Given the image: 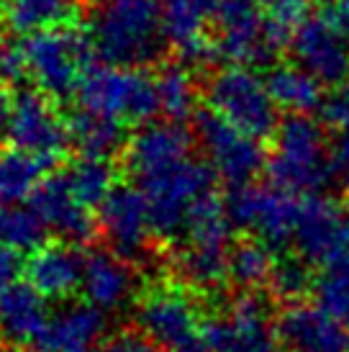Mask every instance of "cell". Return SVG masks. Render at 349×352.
<instances>
[{"label": "cell", "instance_id": "8d00e7d4", "mask_svg": "<svg viewBox=\"0 0 349 352\" xmlns=\"http://www.w3.org/2000/svg\"><path fill=\"white\" fill-rule=\"evenodd\" d=\"M100 352H162V347L142 329H121L108 337Z\"/></svg>", "mask_w": 349, "mask_h": 352}, {"label": "cell", "instance_id": "d4e9b609", "mask_svg": "<svg viewBox=\"0 0 349 352\" xmlns=\"http://www.w3.org/2000/svg\"><path fill=\"white\" fill-rule=\"evenodd\" d=\"M234 221L229 216V208L214 190L203 196L190 208L185 221V245L208 247V250H229Z\"/></svg>", "mask_w": 349, "mask_h": 352}, {"label": "cell", "instance_id": "3957f363", "mask_svg": "<svg viewBox=\"0 0 349 352\" xmlns=\"http://www.w3.org/2000/svg\"><path fill=\"white\" fill-rule=\"evenodd\" d=\"M29 78L54 100L78 96L82 80L93 69V39L75 26H57L26 39Z\"/></svg>", "mask_w": 349, "mask_h": 352}, {"label": "cell", "instance_id": "ac0fdd59", "mask_svg": "<svg viewBox=\"0 0 349 352\" xmlns=\"http://www.w3.org/2000/svg\"><path fill=\"white\" fill-rule=\"evenodd\" d=\"M188 157H193V134L174 121H152L139 129L126 144V167L136 180L180 165Z\"/></svg>", "mask_w": 349, "mask_h": 352}, {"label": "cell", "instance_id": "d6986e66", "mask_svg": "<svg viewBox=\"0 0 349 352\" xmlns=\"http://www.w3.org/2000/svg\"><path fill=\"white\" fill-rule=\"evenodd\" d=\"M29 206L41 216V221L49 229H54L62 239H67V245H87L95 239V219L90 216L87 206L72 196L65 175L44 177V183L29 198Z\"/></svg>", "mask_w": 349, "mask_h": 352}, {"label": "cell", "instance_id": "ee69618b", "mask_svg": "<svg viewBox=\"0 0 349 352\" xmlns=\"http://www.w3.org/2000/svg\"><path fill=\"white\" fill-rule=\"evenodd\" d=\"M67 352H95L93 347H75V350H67Z\"/></svg>", "mask_w": 349, "mask_h": 352}, {"label": "cell", "instance_id": "d590c367", "mask_svg": "<svg viewBox=\"0 0 349 352\" xmlns=\"http://www.w3.org/2000/svg\"><path fill=\"white\" fill-rule=\"evenodd\" d=\"M29 78V62L23 44L3 41L0 44V82H21Z\"/></svg>", "mask_w": 349, "mask_h": 352}, {"label": "cell", "instance_id": "ffe728a7", "mask_svg": "<svg viewBox=\"0 0 349 352\" xmlns=\"http://www.w3.org/2000/svg\"><path fill=\"white\" fill-rule=\"evenodd\" d=\"M85 257L72 245H44L26 263L29 285L47 301H65L82 288Z\"/></svg>", "mask_w": 349, "mask_h": 352}, {"label": "cell", "instance_id": "836d02e7", "mask_svg": "<svg viewBox=\"0 0 349 352\" xmlns=\"http://www.w3.org/2000/svg\"><path fill=\"white\" fill-rule=\"evenodd\" d=\"M313 294L324 311L349 327V275L324 273L313 285Z\"/></svg>", "mask_w": 349, "mask_h": 352}, {"label": "cell", "instance_id": "f1b7e54d", "mask_svg": "<svg viewBox=\"0 0 349 352\" xmlns=\"http://www.w3.org/2000/svg\"><path fill=\"white\" fill-rule=\"evenodd\" d=\"M229 254L232 250H208V247L183 245L174 257L177 273L193 288H218L229 280Z\"/></svg>", "mask_w": 349, "mask_h": 352}, {"label": "cell", "instance_id": "cb8c5ba5", "mask_svg": "<svg viewBox=\"0 0 349 352\" xmlns=\"http://www.w3.org/2000/svg\"><path fill=\"white\" fill-rule=\"evenodd\" d=\"M267 88L278 108L293 116H308L321 106V82L298 65H280L267 75Z\"/></svg>", "mask_w": 349, "mask_h": 352}, {"label": "cell", "instance_id": "7c38bea8", "mask_svg": "<svg viewBox=\"0 0 349 352\" xmlns=\"http://www.w3.org/2000/svg\"><path fill=\"white\" fill-rule=\"evenodd\" d=\"M201 332L216 352H282L278 334L267 324V309L254 294L239 296L232 311L203 322Z\"/></svg>", "mask_w": 349, "mask_h": 352}, {"label": "cell", "instance_id": "2e32d148", "mask_svg": "<svg viewBox=\"0 0 349 352\" xmlns=\"http://www.w3.org/2000/svg\"><path fill=\"white\" fill-rule=\"evenodd\" d=\"M100 229L116 254H121L124 260L139 257L144 252L149 236L155 234L144 193L139 188L118 186L100 206Z\"/></svg>", "mask_w": 349, "mask_h": 352}, {"label": "cell", "instance_id": "74e56055", "mask_svg": "<svg viewBox=\"0 0 349 352\" xmlns=\"http://www.w3.org/2000/svg\"><path fill=\"white\" fill-rule=\"evenodd\" d=\"M324 116L331 126L341 129V134H349V80L334 88L326 103H324Z\"/></svg>", "mask_w": 349, "mask_h": 352}, {"label": "cell", "instance_id": "484cf974", "mask_svg": "<svg viewBox=\"0 0 349 352\" xmlns=\"http://www.w3.org/2000/svg\"><path fill=\"white\" fill-rule=\"evenodd\" d=\"M49 162L23 149H3L0 152V206H13L31 198L34 190L44 183Z\"/></svg>", "mask_w": 349, "mask_h": 352}, {"label": "cell", "instance_id": "e575fe53", "mask_svg": "<svg viewBox=\"0 0 349 352\" xmlns=\"http://www.w3.org/2000/svg\"><path fill=\"white\" fill-rule=\"evenodd\" d=\"M270 288L282 301H295L311 288L308 263L303 260H278L272 270Z\"/></svg>", "mask_w": 349, "mask_h": 352}, {"label": "cell", "instance_id": "f546056e", "mask_svg": "<svg viewBox=\"0 0 349 352\" xmlns=\"http://www.w3.org/2000/svg\"><path fill=\"white\" fill-rule=\"evenodd\" d=\"M72 196L82 206H103L108 196L116 190V167L108 160H93L82 157L65 173Z\"/></svg>", "mask_w": 349, "mask_h": 352}, {"label": "cell", "instance_id": "ab89813d", "mask_svg": "<svg viewBox=\"0 0 349 352\" xmlns=\"http://www.w3.org/2000/svg\"><path fill=\"white\" fill-rule=\"evenodd\" d=\"M19 273H21L19 252H13L8 245L0 242V294L5 288H10L13 283H19Z\"/></svg>", "mask_w": 349, "mask_h": 352}, {"label": "cell", "instance_id": "8992f818", "mask_svg": "<svg viewBox=\"0 0 349 352\" xmlns=\"http://www.w3.org/2000/svg\"><path fill=\"white\" fill-rule=\"evenodd\" d=\"M214 170L195 157H188L180 165H172L149 177L136 180L144 193L152 214L157 236L183 234L188 214L203 196L214 190Z\"/></svg>", "mask_w": 349, "mask_h": 352}, {"label": "cell", "instance_id": "ba28073f", "mask_svg": "<svg viewBox=\"0 0 349 352\" xmlns=\"http://www.w3.org/2000/svg\"><path fill=\"white\" fill-rule=\"evenodd\" d=\"M226 208L234 226L254 234V239L270 250L291 242L301 216V201L275 186H247L232 190Z\"/></svg>", "mask_w": 349, "mask_h": 352}, {"label": "cell", "instance_id": "8fae6325", "mask_svg": "<svg viewBox=\"0 0 349 352\" xmlns=\"http://www.w3.org/2000/svg\"><path fill=\"white\" fill-rule=\"evenodd\" d=\"M8 137L16 149H23L54 165L69 144V126L59 118L49 96L41 90H21L13 106Z\"/></svg>", "mask_w": 349, "mask_h": 352}, {"label": "cell", "instance_id": "b9f144b4", "mask_svg": "<svg viewBox=\"0 0 349 352\" xmlns=\"http://www.w3.org/2000/svg\"><path fill=\"white\" fill-rule=\"evenodd\" d=\"M331 23L337 26V31H339L341 36L349 41V0H339L337 6H334V10H331Z\"/></svg>", "mask_w": 349, "mask_h": 352}, {"label": "cell", "instance_id": "30bf717a", "mask_svg": "<svg viewBox=\"0 0 349 352\" xmlns=\"http://www.w3.org/2000/svg\"><path fill=\"white\" fill-rule=\"evenodd\" d=\"M214 21L216 52L234 65H260L275 52L267 36L264 0H216Z\"/></svg>", "mask_w": 349, "mask_h": 352}, {"label": "cell", "instance_id": "9a60e30c", "mask_svg": "<svg viewBox=\"0 0 349 352\" xmlns=\"http://www.w3.org/2000/svg\"><path fill=\"white\" fill-rule=\"evenodd\" d=\"M275 334L282 352H349V327L319 303H293L280 314Z\"/></svg>", "mask_w": 349, "mask_h": 352}, {"label": "cell", "instance_id": "7402d4cb", "mask_svg": "<svg viewBox=\"0 0 349 352\" xmlns=\"http://www.w3.org/2000/svg\"><path fill=\"white\" fill-rule=\"evenodd\" d=\"M82 291L87 303L100 311H116L134 294V273L126 260L108 250H95L85 257Z\"/></svg>", "mask_w": 349, "mask_h": 352}, {"label": "cell", "instance_id": "52a82bcc", "mask_svg": "<svg viewBox=\"0 0 349 352\" xmlns=\"http://www.w3.org/2000/svg\"><path fill=\"white\" fill-rule=\"evenodd\" d=\"M293 242L303 263L324 273L349 275V214L334 201L319 196L301 201Z\"/></svg>", "mask_w": 349, "mask_h": 352}, {"label": "cell", "instance_id": "603a6c76", "mask_svg": "<svg viewBox=\"0 0 349 352\" xmlns=\"http://www.w3.org/2000/svg\"><path fill=\"white\" fill-rule=\"evenodd\" d=\"M106 311L93 303H72L49 319L47 329L34 344V352H67L75 347H93L106 332Z\"/></svg>", "mask_w": 349, "mask_h": 352}, {"label": "cell", "instance_id": "e0dca14e", "mask_svg": "<svg viewBox=\"0 0 349 352\" xmlns=\"http://www.w3.org/2000/svg\"><path fill=\"white\" fill-rule=\"evenodd\" d=\"M211 19V0H162V36L188 69L201 67L216 52L208 39Z\"/></svg>", "mask_w": 349, "mask_h": 352}, {"label": "cell", "instance_id": "f6af8a7d", "mask_svg": "<svg viewBox=\"0 0 349 352\" xmlns=\"http://www.w3.org/2000/svg\"><path fill=\"white\" fill-rule=\"evenodd\" d=\"M319 3H334V6H337V3H339V0H319Z\"/></svg>", "mask_w": 349, "mask_h": 352}, {"label": "cell", "instance_id": "7a4b0ae2", "mask_svg": "<svg viewBox=\"0 0 349 352\" xmlns=\"http://www.w3.org/2000/svg\"><path fill=\"white\" fill-rule=\"evenodd\" d=\"M275 188L291 196H313L331 175V149L319 121L288 116L275 131V149L267 162Z\"/></svg>", "mask_w": 349, "mask_h": 352}, {"label": "cell", "instance_id": "5bb4252c", "mask_svg": "<svg viewBox=\"0 0 349 352\" xmlns=\"http://www.w3.org/2000/svg\"><path fill=\"white\" fill-rule=\"evenodd\" d=\"M139 329L167 352L174 350L201 329L193 298L180 285H157L139 303Z\"/></svg>", "mask_w": 349, "mask_h": 352}, {"label": "cell", "instance_id": "4316f807", "mask_svg": "<svg viewBox=\"0 0 349 352\" xmlns=\"http://www.w3.org/2000/svg\"><path fill=\"white\" fill-rule=\"evenodd\" d=\"M69 144H75L82 157L108 160L124 144V124L98 113L78 111L69 118Z\"/></svg>", "mask_w": 349, "mask_h": 352}, {"label": "cell", "instance_id": "83f0119b", "mask_svg": "<svg viewBox=\"0 0 349 352\" xmlns=\"http://www.w3.org/2000/svg\"><path fill=\"white\" fill-rule=\"evenodd\" d=\"M72 0H3V21L16 34H41L67 21Z\"/></svg>", "mask_w": 349, "mask_h": 352}, {"label": "cell", "instance_id": "f35d334b", "mask_svg": "<svg viewBox=\"0 0 349 352\" xmlns=\"http://www.w3.org/2000/svg\"><path fill=\"white\" fill-rule=\"evenodd\" d=\"M331 175L339 180L341 190L349 196V134H341L331 147Z\"/></svg>", "mask_w": 349, "mask_h": 352}, {"label": "cell", "instance_id": "d6a6232c", "mask_svg": "<svg viewBox=\"0 0 349 352\" xmlns=\"http://www.w3.org/2000/svg\"><path fill=\"white\" fill-rule=\"evenodd\" d=\"M275 263L278 260H272L270 247L262 245L260 239H247L229 254V280L244 291H254L272 280Z\"/></svg>", "mask_w": 349, "mask_h": 352}, {"label": "cell", "instance_id": "277c9868", "mask_svg": "<svg viewBox=\"0 0 349 352\" xmlns=\"http://www.w3.org/2000/svg\"><path fill=\"white\" fill-rule=\"evenodd\" d=\"M80 111L113 118L118 124H152L159 108L157 80L144 69L100 65L87 72L78 90Z\"/></svg>", "mask_w": 349, "mask_h": 352}, {"label": "cell", "instance_id": "7bdbcfd3", "mask_svg": "<svg viewBox=\"0 0 349 352\" xmlns=\"http://www.w3.org/2000/svg\"><path fill=\"white\" fill-rule=\"evenodd\" d=\"M170 352H216V350L211 347V342L205 340V334L198 329L190 340H185L183 344H177V347H174V350H170Z\"/></svg>", "mask_w": 349, "mask_h": 352}, {"label": "cell", "instance_id": "6da1fadb", "mask_svg": "<svg viewBox=\"0 0 349 352\" xmlns=\"http://www.w3.org/2000/svg\"><path fill=\"white\" fill-rule=\"evenodd\" d=\"M95 54L113 67L144 65L159 52L162 0H106L90 26Z\"/></svg>", "mask_w": 349, "mask_h": 352}, {"label": "cell", "instance_id": "1f68e13d", "mask_svg": "<svg viewBox=\"0 0 349 352\" xmlns=\"http://www.w3.org/2000/svg\"><path fill=\"white\" fill-rule=\"evenodd\" d=\"M157 93H159V108L170 121L183 124L185 118L195 113V82L190 69L185 65H167L157 75Z\"/></svg>", "mask_w": 349, "mask_h": 352}, {"label": "cell", "instance_id": "60d3db41", "mask_svg": "<svg viewBox=\"0 0 349 352\" xmlns=\"http://www.w3.org/2000/svg\"><path fill=\"white\" fill-rule=\"evenodd\" d=\"M13 106L16 98H10V93L0 85V137H5L10 131V121H13Z\"/></svg>", "mask_w": 349, "mask_h": 352}, {"label": "cell", "instance_id": "9c48e42d", "mask_svg": "<svg viewBox=\"0 0 349 352\" xmlns=\"http://www.w3.org/2000/svg\"><path fill=\"white\" fill-rule=\"evenodd\" d=\"M195 129H198V139L203 144L211 170L234 190L252 186L254 177L270 162L260 139L239 131L211 111H203L195 116Z\"/></svg>", "mask_w": 349, "mask_h": 352}, {"label": "cell", "instance_id": "4fadbf2b", "mask_svg": "<svg viewBox=\"0 0 349 352\" xmlns=\"http://www.w3.org/2000/svg\"><path fill=\"white\" fill-rule=\"evenodd\" d=\"M291 47L298 67L313 75L321 85L339 88L349 80V41L326 16L306 19Z\"/></svg>", "mask_w": 349, "mask_h": 352}, {"label": "cell", "instance_id": "44dd1931", "mask_svg": "<svg viewBox=\"0 0 349 352\" xmlns=\"http://www.w3.org/2000/svg\"><path fill=\"white\" fill-rule=\"evenodd\" d=\"M47 298L29 283H13L0 294V337L19 347H34L49 324Z\"/></svg>", "mask_w": 349, "mask_h": 352}, {"label": "cell", "instance_id": "5b68a950", "mask_svg": "<svg viewBox=\"0 0 349 352\" xmlns=\"http://www.w3.org/2000/svg\"><path fill=\"white\" fill-rule=\"evenodd\" d=\"M205 100L211 113L254 139L272 137L280 126L267 80H262L249 67L232 65L218 69L208 80Z\"/></svg>", "mask_w": 349, "mask_h": 352}, {"label": "cell", "instance_id": "4dcf8cb0", "mask_svg": "<svg viewBox=\"0 0 349 352\" xmlns=\"http://www.w3.org/2000/svg\"><path fill=\"white\" fill-rule=\"evenodd\" d=\"M49 226L31 206H0V242L13 252H39Z\"/></svg>", "mask_w": 349, "mask_h": 352}]
</instances>
